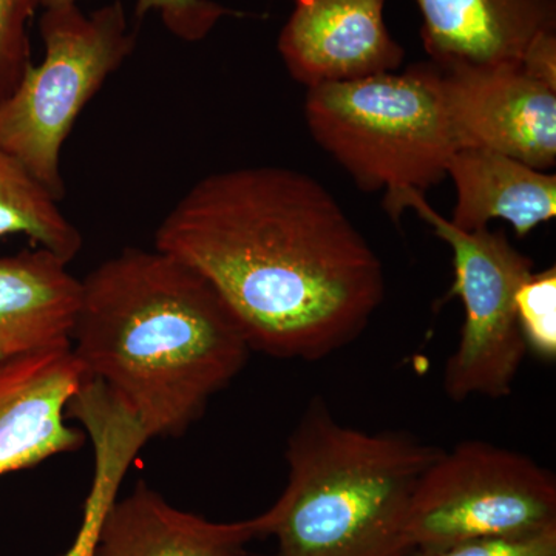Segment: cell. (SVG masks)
<instances>
[{"label": "cell", "instance_id": "cell-4", "mask_svg": "<svg viewBox=\"0 0 556 556\" xmlns=\"http://www.w3.org/2000/svg\"><path fill=\"white\" fill-rule=\"evenodd\" d=\"M433 62L404 73L311 87V137L362 190L426 193L447 177L457 146L442 105Z\"/></svg>", "mask_w": 556, "mask_h": 556}, {"label": "cell", "instance_id": "cell-1", "mask_svg": "<svg viewBox=\"0 0 556 556\" xmlns=\"http://www.w3.org/2000/svg\"><path fill=\"white\" fill-rule=\"evenodd\" d=\"M155 249L200 274L251 351L316 362L354 342L386 298L380 258L331 192L278 166L214 172L160 223Z\"/></svg>", "mask_w": 556, "mask_h": 556}, {"label": "cell", "instance_id": "cell-13", "mask_svg": "<svg viewBox=\"0 0 556 556\" xmlns=\"http://www.w3.org/2000/svg\"><path fill=\"white\" fill-rule=\"evenodd\" d=\"M258 517L215 522L167 503L144 481L110 507L97 556H248Z\"/></svg>", "mask_w": 556, "mask_h": 556}, {"label": "cell", "instance_id": "cell-17", "mask_svg": "<svg viewBox=\"0 0 556 556\" xmlns=\"http://www.w3.org/2000/svg\"><path fill=\"white\" fill-rule=\"evenodd\" d=\"M519 329L527 345L546 361L556 357V269L533 270L515 298Z\"/></svg>", "mask_w": 556, "mask_h": 556}, {"label": "cell", "instance_id": "cell-10", "mask_svg": "<svg viewBox=\"0 0 556 556\" xmlns=\"http://www.w3.org/2000/svg\"><path fill=\"white\" fill-rule=\"evenodd\" d=\"M84 380L72 346L0 362V477L83 448L67 408Z\"/></svg>", "mask_w": 556, "mask_h": 556}, {"label": "cell", "instance_id": "cell-12", "mask_svg": "<svg viewBox=\"0 0 556 556\" xmlns=\"http://www.w3.org/2000/svg\"><path fill=\"white\" fill-rule=\"evenodd\" d=\"M42 248L0 255V362L72 346L80 280Z\"/></svg>", "mask_w": 556, "mask_h": 556}, {"label": "cell", "instance_id": "cell-14", "mask_svg": "<svg viewBox=\"0 0 556 556\" xmlns=\"http://www.w3.org/2000/svg\"><path fill=\"white\" fill-rule=\"evenodd\" d=\"M447 177L456 188L450 222L456 228H489L503 219L525 239L556 215V175L533 169L495 150L457 149L448 161Z\"/></svg>", "mask_w": 556, "mask_h": 556}, {"label": "cell", "instance_id": "cell-2", "mask_svg": "<svg viewBox=\"0 0 556 556\" xmlns=\"http://www.w3.org/2000/svg\"><path fill=\"white\" fill-rule=\"evenodd\" d=\"M72 353L153 439L185 434L251 348L200 274L159 249L126 248L80 280Z\"/></svg>", "mask_w": 556, "mask_h": 556}, {"label": "cell", "instance_id": "cell-6", "mask_svg": "<svg viewBox=\"0 0 556 556\" xmlns=\"http://www.w3.org/2000/svg\"><path fill=\"white\" fill-rule=\"evenodd\" d=\"M383 208L396 225L405 208H413L452 251L455 285L448 298L463 302L464 325L445 367V393L456 402L508 396L527 351L515 298L533 273V260L519 252L503 230L456 228L416 190L383 201Z\"/></svg>", "mask_w": 556, "mask_h": 556}, {"label": "cell", "instance_id": "cell-8", "mask_svg": "<svg viewBox=\"0 0 556 556\" xmlns=\"http://www.w3.org/2000/svg\"><path fill=\"white\" fill-rule=\"evenodd\" d=\"M438 68V87L457 149L495 150L551 172L556 164V89L521 65Z\"/></svg>", "mask_w": 556, "mask_h": 556}, {"label": "cell", "instance_id": "cell-21", "mask_svg": "<svg viewBox=\"0 0 556 556\" xmlns=\"http://www.w3.org/2000/svg\"><path fill=\"white\" fill-rule=\"evenodd\" d=\"M521 68L533 79L556 89V31L543 33L530 43Z\"/></svg>", "mask_w": 556, "mask_h": 556}, {"label": "cell", "instance_id": "cell-16", "mask_svg": "<svg viewBox=\"0 0 556 556\" xmlns=\"http://www.w3.org/2000/svg\"><path fill=\"white\" fill-rule=\"evenodd\" d=\"M20 236L30 240L33 248L47 249L67 263L78 257L84 243L60 201L0 149V240Z\"/></svg>", "mask_w": 556, "mask_h": 556}, {"label": "cell", "instance_id": "cell-20", "mask_svg": "<svg viewBox=\"0 0 556 556\" xmlns=\"http://www.w3.org/2000/svg\"><path fill=\"white\" fill-rule=\"evenodd\" d=\"M408 556H556V526L529 535L479 538L447 547L415 548Z\"/></svg>", "mask_w": 556, "mask_h": 556}, {"label": "cell", "instance_id": "cell-11", "mask_svg": "<svg viewBox=\"0 0 556 556\" xmlns=\"http://www.w3.org/2000/svg\"><path fill=\"white\" fill-rule=\"evenodd\" d=\"M437 67L521 65L530 43L556 31V0H416Z\"/></svg>", "mask_w": 556, "mask_h": 556}, {"label": "cell", "instance_id": "cell-9", "mask_svg": "<svg viewBox=\"0 0 556 556\" xmlns=\"http://www.w3.org/2000/svg\"><path fill=\"white\" fill-rule=\"evenodd\" d=\"M277 49L289 75L311 87L397 72L405 50L388 31L387 0H292Z\"/></svg>", "mask_w": 556, "mask_h": 556}, {"label": "cell", "instance_id": "cell-7", "mask_svg": "<svg viewBox=\"0 0 556 556\" xmlns=\"http://www.w3.org/2000/svg\"><path fill=\"white\" fill-rule=\"evenodd\" d=\"M556 526V479L521 453L466 441L433 460L408 508L407 540L439 548Z\"/></svg>", "mask_w": 556, "mask_h": 556}, {"label": "cell", "instance_id": "cell-22", "mask_svg": "<svg viewBox=\"0 0 556 556\" xmlns=\"http://www.w3.org/2000/svg\"><path fill=\"white\" fill-rule=\"evenodd\" d=\"M79 0H40L43 9H56V7L78 5Z\"/></svg>", "mask_w": 556, "mask_h": 556}, {"label": "cell", "instance_id": "cell-19", "mask_svg": "<svg viewBox=\"0 0 556 556\" xmlns=\"http://www.w3.org/2000/svg\"><path fill=\"white\" fill-rule=\"evenodd\" d=\"M150 11H156L164 27L185 42H199L223 17L237 16L236 11L214 0H137L135 14L138 20Z\"/></svg>", "mask_w": 556, "mask_h": 556}, {"label": "cell", "instance_id": "cell-18", "mask_svg": "<svg viewBox=\"0 0 556 556\" xmlns=\"http://www.w3.org/2000/svg\"><path fill=\"white\" fill-rule=\"evenodd\" d=\"M40 0H0V102L9 100L31 65L28 21Z\"/></svg>", "mask_w": 556, "mask_h": 556}, {"label": "cell", "instance_id": "cell-3", "mask_svg": "<svg viewBox=\"0 0 556 556\" xmlns=\"http://www.w3.org/2000/svg\"><path fill=\"white\" fill-rule=\"evenodd\" d=\"M412 434L340 424L314 397L288 439V482L258 515L277 556H408V508L441 455Z\"/></svg>", "mask_w": 556, "mask_h": 556}, {"label": "cell", "instance_id": "cell-5", "mask_svg": "<svg viewBox=\"0 0 556 556\" xmlns=\"http://www.w3.org/2000/svg\"><path fill=\"white\" fill-rule=\"evenodd\" d=\"M39 30L46 58L0 102V149L61 201V150L86 105L134 53L137 35L119 0L90 16L78 5L46 9Z\"/></svg>", "mask_w": 556, "mask_h": 556}, {"label": "cell", "instance_id": "cell-15", "mask_svg": "<svg viewBox=\"0 0 556 556\" xmlns=\"http://www.w3.org/2000/svg\"><path fill=\"white\" fill-rule=\"evenodd\" d=\"M67 416L78 420L90 439L93 477L78 532L62 556H97L105 515L118 500L124 478L149 438L137 416L98 380H84L70 401Z\"/></svg>", "mask_w": 556, "mask_h": 556}]
</instances>
